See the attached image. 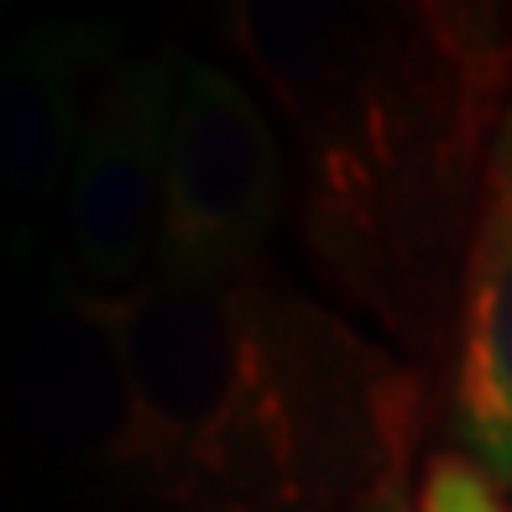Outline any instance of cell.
<instances>
[{"instance_id": "5b68a950", "label": "cell", "mask_w": 512, "mask_h": 512, "mask_svg": "<svg viewBox=\"0 0 512 512\" xmlns=\"http://www.w3.org/2000/svg\"><path fill=\"white\" fill-rule=\"evenodd\" d=\"M115 63V27L100 21H42L0 53V189L16 199L68 194L89 110Z\"/></svg>"}, {"instance_id": "6da1fadb", "label": "cell", "mask_w": 512, "mask_h": 512, "mask_svg": "<svg viewBox=\"0 0 512 512\" xmlns=\"http://www.w3.org/2000/svg\"><path fill=\"white\" fill-rule=\"evenodd\" d=\"M225 37L288 121L319 277L408 356H439L512 100V16L241 0Z\"/></svg>"}, {"instance_id": "277c9868", "label": "cell", "mask_w": 512, "mask_h": 512, "mask_svg": "<svg viewBox=\"0 0 512 512\" xmlns=\"http://www.w3.org/2000/svg\"><path fill=\"white\" fill-rule=\"evenodd\" d=\"M178 53L121 58L89 110L68 178V277L63 293L126 298L152 277L168 204Z\"/></svg>"}, {"instance_id": "7a4b0ae2", "label": "cell", "mask_w": 512, "mask_h": 512, "mask_svg": "<svg viewBox=\"0 0 512 512\" xmlns=\"http://www.w3.org/2000/svg\"><path fill=\"white\" fill-rule=\"evenodd\" d=\"M115 356L110 460L168 512H340L424 429V382L272 267L68 293Z\"/></svg>"}, {"instance_id": "ba28073f", "label": "cell", "mask_w": 512, "mask_h": 512, "mask_svg": "<svg viewBox=\"0 0 512 512\" xmlns=\"http://www.w3.org/2000/svg\"><path fill=\"white\" fill-rule=\"evenodd\" d=\"M408 460H413V450L392 460L387 471L371 481L351 507H340V512H413L418 497H413V481H408Z\"/></svg>"}, {"instance_id": "8992f818", "label": "cell", "mask_w": 512, "mask_h": 512, "mask_svg": "<svg viewBox=\"0 0 512 512\" xmlns=\"http://www.w3.org/2000/svg\"><path fill=\"white\" fill-rule=\"evenodd\" d=\"M455 439L460 455L512 497V131H497L460 288Z\"/></svg>"}, {"instance_id": "9c48e42d", "label": "cell", "mask_w": 512, "mask_h": 512, "mask_svg": "<svg viewBox=\"0 0 512 512\" xmlns=\"http://www.w3.org/2000/svg\"><path fill=\"white\" fill-rule=\"evenodd\" d=\"M502 131H512V100H507V115H502Z\"/></svg>"}, {"instance_id": "3957f363", "label": "cell", "mask_w": 512, "mask_h": 512, "mask_svg": "<svg viewBox=\"0 0 512 512\" xmlns=\"http://www.w3.org/2000/svg\"><path fill=\"white\" fill-rule=\"evenodd\" d=\"M283 199V147L251 89L215 63L178 58L168 204L152 277L215 288L262 267Z\"/></svg>"}, {"instance_id": "52a82bcc", "label": "cell", "mask_w": 512, "mask_h": 512, "mask_svg": "<svg viewBox=\"0 0 512 512\" xmlns=\"http://www.w3.org/2000/svg\"><path fill=\"white\" fill-rule=\"evenodd\" d=\"M413 512H507V497L476 460H465L460 450H445L424 465Z\"/></svg>"}]
</instances>
